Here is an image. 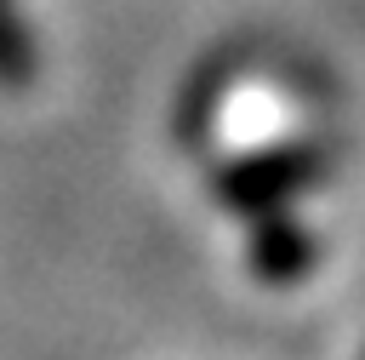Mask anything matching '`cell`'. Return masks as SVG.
Returning <instances> with one entry per match:
<instances>
[{
  "label": "cell",
  "instance_id": "1",
  "mask_svg": "<svg viewBox=\"0 0 365 360\" xmlns=\"http://www.w3.org/2000/svg\"><path fill=\"white\" fill-rule=\"evenodd\" d=\"M29 69V51H17V34H11V17L0 11V74H17Z\"/></svg>",
  "mask_w": 365,
  "mask_h": 360
}]
</instances>
